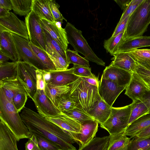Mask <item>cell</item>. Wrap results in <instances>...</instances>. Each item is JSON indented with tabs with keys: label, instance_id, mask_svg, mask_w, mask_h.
Wrapping results in <instances>:
<instances>
[{
	"label": "cell",
	"instance_id": "obj_1",
	"mask_svg": "<svg viewBox=\"0 0 150 150\" xmlns=\"http://www.w3.org/2000/svg\"><path fill=\"white\" fill-rule=\"evenodd\" d=\"M31 134L44 137L57 145L62 150H77L70 134L45 117L25 107L20 115Z\"/></svg>",
	"mask_w": 150,
	"mask_h": 150
},
{
	"label": "cell",
	"instance_id": "obj_2",
	"mask_svg": "<svg viewBox=\"0 0 150 150\" xmlns=\"http://www.w3.org/2000/svg\"><path fill=\"white\" fill-rule=\"evenodd\" d=\"M0 119L16 136L17 141L29 139L32 134L22 120L13 101L8 99L0 88Z\"/></svg>",
	"mask_w": 150,
	"mask_h": 150
},
{
	"label": "cell",
	"instance_id": "obj_3",
	"mask_svg": "<svg viewBox=\"0 0 150 150\" xmlns=\"http://www.w3.org/2000/svg\"><path fill=\"white\" fill-rule=\"evenodd\" d=\"M70 84V96L77 103V106L88 113L100 97L98 87L89 84L79 77Z\"/></svg>",
	"mask_w": 150,
	"mask_h": 150
},
{
	"label": "cell",
	"instance_id": "obj_4",
	"mask_svg": "<svg viewBox=\"0 0 150 150\" xmlns=\"http://www.w3.org/2000/svg\"><path fill=\"white\" fill-rule=\"evenodd\" d=\"M150 23V0H143L129 16L122 40L142 36Z\"/></svg>",
	"mask_w": 150,
	"mask_h": 150
},
{
	"label": "cell",
	"instance_id": "obj_5",
	"mask_svg": "<svg viewBox=\"0 0 150 150\" xmlns=\"http://www.w3.org/2000/svg\"><path fill=\"white\" fill-rule=\"evenodd\" d=\"M69 44L75 51L83 54L88 61L105 66V62L94 53L82 35V31L68 22L64 28Z\"/></svg>",
	"mask_w": 150,
	"mask_h": 150
},
{
	"label": "cell",
	"instance_id": "obj_6",
	"mask_svg": "<svg viewBox=\"0 0 150 150\" xmlns=\"http://www.w3.org/2000/svg\"><path fill=\"white\" fill-rule=\"evenodd\" d=\"M132 104L125 106L114 108L112 107L110 114L100 127L106 130L110 135L125 131L128 125Z\"/></svg>",
	"mask_w": 150,
	"mask_h": 150
},
{
	"label": "cell",
	"instance_id": "obj_7",
	"mask_svg": "<svg viewBox=\"0 0 150 150\" xmlns=\"http://www.w3.org/2000/svg\"><path fill=\"white\" fill-rule=\"evenodd\" d=\"M17 62V76L24 86L28 97L33 100L37 91V69L26 62Z\"/></svg>",
	"mask_w": 150,
	"mask_h": 150
},
{
	"label": "cell",
	"instance_id": "obj_8",
	"mask_svg": "<svg viewBox=\"0 0 150 150\" xmlns=\"http://www.w3.org/2000/svg\"><path fill=\"white\" fill-rule=\"evenodd\" d=\"M40 18L32 10L25 17L30 42L46 51V40L44 29L40 23Z\"/></svg>",
	"mask_w": 150,
	"mask_h": 150
},
{
	"label": "cell",
	"instance_id": "obj_9",
	"mask_svg": "<svg viewBox=\"0 0 150 150\" xmlns=\"http://www.w3.org/2000/svg\"><path fill=\"white\" fill-rule=\"evenodd\" d=\"M11 33L18 55V61L27 62L38 69L45 71L43 65L30 46V40L15 34Z\"/></svg>",
	"mask_w": 150,
	"mask_h": 150
},
{
	"label": "cell",
	"instance_id": "obj_10",
	"mask_svg": "<svg viewBox=\"0 0 150 150\" xmlns=\"http://www.w3.org/2000/svg\"><path fill=\"white\" fill-rule=\"evenodd\" d=\"M1 31L13 33L29 40L25 22L11 12L6 16L0 17V32Z\"/></svg>",
	"mask_w": 150,
	"mask_h": 150
},
{
	"label": "cell",
	"instance_id": "obj_11",
	"mask_svg": "<svg viewBox=\"0 0 150 150\" xmlns=\"http://www.w3.org/2000/svg\"><path fill=\"white\" fill-rule=\"evenodd\" d=\"M126 86L119 85L115 82L101 77L98 88L100 98L111 107Z\"/></svg>",
	"mask_w": 150,
	"mask_h": 150
},
{
	"label": "cell",
	"instance_id": "obj_12",
	"mask_svg": "<svg viewBox=\"0 0 150 150\" xmlns=\"http://www.w3.org/2000/svg\"><path fill=\"white\" fill-rule=\"evenodd\" d=\"M33 100L38 112L45 117H55L61 113L46 95L44 90L37 89Z\"/></svg>",
	"mask_w": 150,
	"mask_h": 150
},
{
	"label": "cell",
	"instance_id": "obj_13",
	"mask_svg": "<svg viewBox=\"0 0 150 150\" xmlns=\"http://www.w3.org/2000/svg\"><path fill=\"white\" fill-rule=\"evenodd\" d=\"M80 124V133L69 132L80 147L85 146L94 138L98 130V123L93 120H88Z\"/></svg>",
	"mask_w": 150,
	"mask_h": 150
},
{
	"label": "cell",
	"instance_id": "obj_14",
	"mask_svg": "<svg viewBox=\"0 0 150 150\" xmlns=\"http://www.w3.org/2000/svg\"><path fill=\"white\" fill-rule=\"evenodd\" d=\"M40 22L42 27L49 33L61 47L66 50L69 43L65 29L62 27V23L60 22L53 23L41 18Z\"/></svg>",
	"mask_w": 150,
	"mask_h": 150
},
{
	"label": "cell",
	"instance_id": "obj_15",
	"mask_svg": "<svg viewBox=\"0 0 150 150\" xmlns=\"http://www.w3.org/2000/svg\"><path fill=\"white\" fill-rule=\"evenodd\" d=\"M132 73L110 64L105 67L101 77L112 81L120 86H126L130 81Z\"/></svg>",
	"mask_w": 150,
	"mask_h": 150
},
{
	"label": "cell",
	"instance_id": "obj_16",
	"mask_svg": "<svg viewBox=\"0 0 150 150\" xmlns=\"http://www.w3.org/2000/svg\"><path fill=\"white\" fill-rule=\"evenodd\" d=\"M50 74L49 79L46 83L56 86L69 85L78 79L79 77L73 73V67L65 70L48 71Z\"/></svg>",
	"mask_w": 150,
	"mask_h": 150
},
{
	"label": "cell",
	"instance_id": "obj_17",
	"mask_svg": "<svg viewBox=\"0 0 150 150\" xmlns=\"http://www.w3.org/2000/svg\"><path fill=\"white\" fill-rule=\"evenodd\" d=\"M125 90V94L132 99L133 101L141 99L148 90L135 72L132 73L130 81Z\"/></svg>",
	"mask_w": 150,
	"mask_h": 150
},
{
	"label": "cell",
	"instance_id": "obj_18",
	"mask_svg": "<svg viewBox=\"0 0 150 150\" xmlns=\"http://www.w3.org/2000/svg\"><path fill=\"white\" fill-rule=\"evenodd\" d=\"M148 46H150V36H142L125 40H122L114 49L112 55L116 53L125 52Z\"/></svg>",
	"mask_w": 150,
	"mask_h": 150
},
{
	"label": "cell",
	"instance_id": "obj_19",
	"mask_svg": "<svg viewBox=\"0 0 150 150\" xmlns=\"http://www.w3.org/2000/svg\"><path fill=\"white\" fill-rule=\"evenodd\" d=\"M0 51L13 62L18 61V55L11 33L0 32Z\"/></svg>",
	"mask_w": 150,
	"mask_h": 150
},
{
	"label": "cell",
	"instance_id": "obj_20",
	"mask_svg": "<svg viewBox=\"0 0 150 150\" xmlns=\"http://www.w3.org/2000/svg\"><path fill=\"white\" fill-rule=\"evenodd\" d=\"M48 120L69 132L79 133L81 130L80 123L61 112L57 116L45 117Z\"/></svg>",
	"mask_w": 150,
	"mask_h": 150
},
{
	"label": "cell",
	"instance_id": "obj_21",
	"mask_svg": "<svg viewBox=\"0 0 150 150\" xmlns=\"http://www.w3.org/2000/svg\"><path fill=\"white\" fill-rule=\"evenodd\" d=\"M16 138L6 124L0 122V150H18Z\"/></svg>",
	"mask_w": 150,
	"mask_h": 150
},
{
	"label": "cell",
	"instance_id": "obj_22",
	"mask_svg": "<svg viewBox=\"0 0 150 150\" xmlns=\"http://www.w3.org/2000/svg\"><path fill=\"white\" fill-rule=\"evenodd\" d=\"M113 60L110 64L132 73L134 72L137 62L127 52H119L114 54Z\"/></svg>",
	"mask_w": 150,
	"mask_h": 150
},
{
	"label": "cell",
	"instance_id": "obj_23",
	"mask_svg": "<svg viewBox=\"0 0 150 150\" xmlns=\"http://www.w3.org/2000/svg\"><path fill=\"white\" fill-rule=\"evenodd\" d=\"M71 88L70 84L56 86L46 83L44 91L46 95L57 108L60 99L69 93Z\"/></svg>",
	"mask_w": 150,
	"mask_h": 150
},
{
	"label": "cell",
	"instance_id": "obj_24",
	"mask_svg": "<svg viewBox=\"0 0 150 150\" xmlns=\"http://www.w3.org/2000/svg\"><path fill=\"white\" fill-rule=\"evenodd\" d=\"M111 108L100 97L94 107L88 113L100 125L105 122L109 117Z\"/></svg>",
	"mask_w": 150,
	"mask_h": 150
},
{
	"label": "cell",
	"instance_id": "obj_25",
	"mask_svg": "<svg viewBox=\"0 0 150 150\" xmlns=\"http://www.w3.org/2000/svg\"><path fill=\"white\" fill-rule=\"evenodd\" d=\"M0 88L3 90L7 98L11 100L17 92L21 91L27 92L23 84L17 76L0 81Z\"/></svg>",
	"mask_w": 150,
	"mask_h": 150
},
{
	"label": "cell",
	"instance_id": "obj_26",
	"mask_svg": "<svg viewBox=\"0 0 150 150\" xmlns=\"http://www.w3.org/2000/svg\"><path fill=\"white\" fill-rule=\"evenodd\" d=\"M32 10L41 19L55 23L50 8L49 0H33Z\"/></svg>",
	"mask_w": 150,
	"mask_h": 150
},
{
	"label": "cell",
	"instance_id": "obj_27",
	"mask_svg": "<svg viewBox=\"0 0 150 150\" xmlns=\"http://www.w3.org/2000/svg\"><path fill=\"white\" fill-rule=\"evenodd\" d=\"M109 136L107 150H128L130 139L126 135L125 132Z\"/></svg>",
	"mask_w": 150,
	"mask_h": 150
},
{
	"label": "cell",
	"instance_id": "obj_28",
	"mask_svg": "<svg viewBox=\"0 0 150 150\" xmlns=\"http://www.w3.org/2000/svg\"><path fill=\"white\" fill-rule=\"evenodd\" d=\"M150 125V113L144 115L129 125L125 131L126 136L132 138L142 130Z\"/></svg>",
	"mask_w": 150,
	"mask_h": 150
},
{
	"label": "cell",
	"instance_id": "obj_29",
	"mask_svg": "<svg viewBox=\"0 0 150 150\" xmlns=\"http://www.w3.org/2000/svg\"><path fill=\"white\" fill-rule=\"evenodd\" d=\"M12 9L16 14L26 16L32 9L33 0H11Z\"/></svg>",
	"mask_w": 150,
	"mask_h": 150
},
{
	"label": "cell",
	"instance_id": "obj_30",
	"mask_svg": "<svg viewBox=\"0 0 150 150\" xmlns=\"http://www.w3.org/2000/svg\"><path fill=\"white\" fill-rule=\"evenodd\" d=\"M32 50L43 65L45 71L56 70L52 62L46 52L42 49L29 43Z\"/></svg>",
	"mask_w": 150,
	"mask_h": 150
},
{
	"label": "cell",
	"instance_id": "obj_31",
	"mask_svg": "<svg viewBox=\"0 0 150 150\" xmlns=\"http://www.w3.org/2000/svg\"><path fill=\"white\" fill-rule=\"evenodd\" d=\"M128 125L141 116L149 113L147 108L139 100L132 101Z\"/></svg>",
	"mask_w": 150,
	"mask_h": 150
},
{
	"label": "cell",
	"instance_id": "obj_32",
	"mask_svg": "<svg viewBox=\"0 0 150 150\" xmlns=\"http://www.w3.org/2000/svg\"><path fill=\"white\" fill-rule=\"evenodd\" d=\"M109 136L94 138L84 146L80 147L78 150H107Z\"/></svg>",
	"mask_w": 150,
	"mask_h": 150
},
{
	"label": "cell",
	"instance_id": "obj_33",
	"mask_svg": "<svg viewBox=\"0 0 150 150\" xmlns=\"http://www.w3.org/2000/svg\"><path fill=\"white\" fill-rule=\"evenodd\" d=\"M17 72V62L0 64V81L16 77Z\"/></svg>",
	"mask_w": 150,
	"mask_h": 150
},
{
	"label": "cell",
	"instance_id": "obj_34",
	"mask_svg": "<svg viewBox=\"0 0 150 150\" xmlns=\"http://www.w3.org/2000/svg\"><path fill=\"white\" fill-rule=\"evenodd\" d=\"M62 112L80 123L88 120H94L87 112L77 106L72 109Z\"/></svg>",
	"mask_w": 150,
	"mask_h": 150
},
{
	"label": "cell",
	"instance_id": "obj_35",
	"mask_svg": "<svg viewBox=\"0 0 150 150\" xmlns=\"http://www.w3.org/2000/svg\"><path fill=\"white\" fill-rule=\"evenodd\" d=\"M44 31L45 37L46 52L55 51L67 60L66 50L57 43L47 31L44 29Z\"/></svg>",
	"mask_w": 150,
	"mask_h": 150
},
{
	"label": "cell",
	"instance_id": "obj_36",
	"mask_svg": "<svg viewBox=\"0 0 150 150\" xmlns=\"http://www.w3.org/2000/svg\"><path fill=\"white\" fill-rule=\"evenodd\" d=\"M137 62L150 63V49H135L126 52Z\"/></svg>",
	"mask_w": 150,
	"mask_h": 150
},
{
	"label": "cell",
	"instance_id": "obj_37",
	"mask_svg": "<svg viewBox=\"0 0 150 150\" xmlns=\"http://www.w3.org/2000/svg\"><path fill=\"white\" fill-rule=\"evenodd\" d=\"M66 54L69 64H72L74 65L87 67H89V61L85 58L81 56L77 52L67 49L66 50Z\"/></svg>",
	"mask_w": 150,
	"mask_h": 150
},
{
	"label": "cell",
	"instance_id": "obj_38",
	"mask_svg": "<svg viewBox=\"0 0 150 150\" xmlns=\"http://www.w3.org/2000/svg\"><path fill=\"white\" fill-rule=\"evenodd\" d=\"M47 53L54 64L56 70L68 69L69 64L67 59L55 51H50Z\"/></svg>",
	"mask_w": 150,
	"mask_h": 150
},
{
	"label": "cell",
	"instance_id": "obj_39",
	"mask_svg": "<svg viewBox=\"0 0 150 150\" xmlns=\"http://www.w3.org/2000/svg\"><path fill=\"white\" fill-rule=\"evenodd\" d=\"M124 31L115 37L111 36L110 38L105 40L104 47L107 52L109 53L111 55H112L114 49L122 40Z\"/></svg>",
	"mask_w": 150,
	"mask_h": 150
},
{
	"label": "cell",
	"instance_id": "obj_40",
	"mask_svg": "<svg viewBox=\"0 0 150 150\" xmlns=\"http://www.w3.org/2000/svg\"><path fill=\"white\" fill-rule=\"evenodd\" d=\"M77 105V103L71 97L69 93L60 99L57 108L62 112L72 109Z\"/></svg>",
	"mask_w": 150,
	"mask_h": 150
},
{
	"label": "cell",
	"instance_id": "obj_41",
	"mask_svg": "<svg viewBox=\"0 0 150 150\" xmlns=\"http://www.w3.org/2000/svg\"><path fill=\"white\" fill-rule=\"evenodd\" d=\"M28 95L25 91H21L16 93L13 98V103L17 111L19 112L25 107Z\"/></svg>",
	"mask_w": 150,
	"mask_h": 150
},
{
	"label": "cell",
	"instance_id": "obj_42",
	"mask_svg": "<svg viewBox=\"0 0 150 150\" xmlns=\"http://www.w3.org/2000/svg\"><path fill=\"white\" fill-rule=\"evenodd\" d=\"M150 148V136L139 141L130 140L128 150H147Z\"/></svg>",
	"mask_w": 150,
	"mask_h": 150
},
{
	"label": "cell",
	"instance_id": "obj_43",
	"mask_svg": "<svg viewBox=\"0 0 150 150\" xmlns=\"http://www.w3.org/2000/svg\"><path fill=\"white\" fill-rule=\"evenodd\" d=\"M35 136L38 141L40 150H62L55 143L44 137L38 135Z\"/></svg>",
	"mask_w": 150,
	"mask_h": 150
},
{
	"label": "cell",
	"instance_id": "obj_44",
	"mask_svg": "<svg viewBox=\"0 0 150 150\" xmlns=\"http://www.w3.org/2000/svg\"><path fill=\"white\" fill-rule=\"evenodd\" d=\"M50 6L54 22L63 23V20L67 21L59 11V5L54 0H49Z\"/></svg>",
	"mask_w": 150,
	"mask_h": 150
},
{
	"label": "cell",
	"instance_id": "obj_45",
	"mask_svg": "<svg viewBox=\"0 0 150 150\" xmlns=\"http://www.w3.org/2000/svg\"><path fill=\"white\" fill-rule=\"evenodd\" d=\"M143 0H132L127 8L123 11V13L118 23L130 16L140 5Z\"/></svg>",
	"mask_w": 150,
	"mask_h": 150
},
{
	"label": "cell",
	"instance_id": "obj_46",
	"mask_svg": "<svg viewBox=\"0 0 150 150\" xmlns=\"http://www.w3.org/2000/svg\"><path fill=\"white\" fill-rule=\"evenodd\" d=\"M137 64L134 72L142 79L150 83V69L140 63L137 62Z\"/></svg>",
	"mask_w": 150,
	"mask_h": 150
},
{
	"label": "cell",
	"instance_id": "obj_47",
	"mask_svg": "<svg viewBox=\"0 0 150 150\" xmlns=\"http://www.w3.org/2000/svg\"><path fill=\"white\" fill-rule=\"evenodd\" d=\"M74 74L79 77H92L95 76L91 72L90 68L74 65Z\"/></svg>",
	"mask_w": 150,
	"mask_h": 150
},
{
	"label": "cell",
	"instance_id": "obj_48",
	"mask_svg": "<svg viewBox=\"0 0 150 150\" xmlns=\"http://www.w3.org/2000/svg\"><path fill=\"white\" fill-rule=\"evenodd\" d=\"M25 144V150H40L38 142L35 135L33 134Z\"/></svg>",
	"mask_w": 150,
	"mask_h": 150
},
{
	"label": "cell",
	"instance_id": "obj_49",
	"mask_svg": "<svg viewBox=\"0 0 150 150\" xmlns=\"http://www.w3.org/2000/svg\"><path fill=\"white\" fill-rule=\"evenodd\" d=\"M36 73L37 89L44 90L46 83L45 71L37 69Z\"/></svg>",
	"mask_w": 150,
	"mask_h": 150
},
{
	"label": "cell",
	"instance_id": "obj_50",
	"mask_svg": "<svg viewBox=\"0 0 150 150\" xmlns=\"http://www.w3.org/2000/svg\"><path fill=\"white\" fill-rule=\"evenodd\" d=\"M129 16L126 18L121 22L118 23L111 36L115 37L125 31L126 27Z\"/></svg>",
	"mask_w": 150,
	"mask_h": 150
},
{
	"label": "cell",
	"instance_id": "obj_51",
	"mask_svg": "<svg viewBox=\"0 0 150 150\" xmlns=\"http://www.w3.org/2000/svg\"><path fill=\"white\" fill-rule=\"evenodd\" d=\"M150 136V125L142 130L132 139L135 141H139Z\"/></svg>",
	"mask_w": 150,
	"mask_h": 150
},
{
	"label": "cell",
	"instance_id": "obj_52",
	"mask_svg": "<svg viewBox=\"0 0 150 150\" xmlns=\"http://www.w3.org/2000/svg\"><path fill=\"white\" fill-rule=\"evenodd\" d=\"M140 100L143 102L147 108L149 113H150V91L147 90Z\"/></svg>",
	"mask_w": 150,
	"mask_h": 150
},
{
	"label": "cell",
	"instance_id": "obj_53",
	"mask_svg": "<svg viewBox=\"0 0 150 150\" xmlns=\"http://www.w3.org/2000/svg\"><path fill=\"white\" fill-rule=\"evenodd\" d=\"M79 77L89 84L96 86L98 88L100 82L99 81L98 78L96 77L95 76L92 77Z\"/></svg>",
	"mask_w": 150,
	"mask_h": 150
},
{
	"label": "cell",
	"instance_id": "obj_54",
	"mask_svg": "<svg viewBox=\"0 0 150 150\" xmlns=\"http://www.w3.org/2000/svg\"><path fill=\"white\" fill-rule=\"evenodd\" d=\"M132 0H114L122 10L124 11L128 7Z\"/></svg>",
	"mask_w": 150,
	"mask_h": 150
},
{
	"label": "cell",
	"instance_id": "obj_55",
	"mask_svg": "<svg viewBox=\"0 0 150 150\" xmlns=\"http://www.w3.org/2000/svg\"><path fill=\"white\" fill-rule=\"evenodd\" d=\"M0 6L8 11L12 10V4L11 0H0Z\"/></svg>",
	"mask_w": 150,
	"mask_h": 150
},
{
	"label": "cell",
	"instance_id": "obj_56",
	"mask_svg": "<svg viewBox=\"0 0 150 150\" xmlns=\"http://www.w3.org/2000/svg\"><path fill=\"white\" fill-rule=\"evenodd\" d=\"M10 58L0 51V64L8 62Z\"/></svg>",
	"mask_w": 150,
	"mask_h": 150
},
{
	"label": "cell",
	"instance_id": "obj_57",
	"mask_svg": "<svg viewBox=\"0 0 150 150\" xmlns=\"http://www.w3.org/2000/svg\"><path fill=\"white\" fill-rule=\"evenodd\" d=\"M9 12L4 8L0 6V17L6 16Z\"/></svg>",
	"mask_w": 150,
	"mask_h": 150
},
{
	"label": "cell",
	"instance_id": "obj_58",
	"mask_svg": "<svg viewBox=\"0 0 150 150\" xmlns=\"http://www.w3.org/2000/svg\"><path fill=\"white\" fill-rule=\"evenodd\" d=\"M139 77L140 78V79L141 80L143 83L145 85V86L147 88V89L149 91H150V83L145 82V81Z\"/></svg>",
	"mask_w": 150,
	"mask_h": 150
},
{
	"label": "cell",
	"instance_id": "obj_59",
	"mask_svg": "<svg viewBox=\"0 0 150 150\" xmlns=\"http://www.w3.org/2000/svg\"><path fill=\"white\" fill-rule=\"evenodd\" d=\"M147 150H150V148Z\"/></svg>",
	"mask_w": 150,
	"mask_h": 150
}]
</instances>
